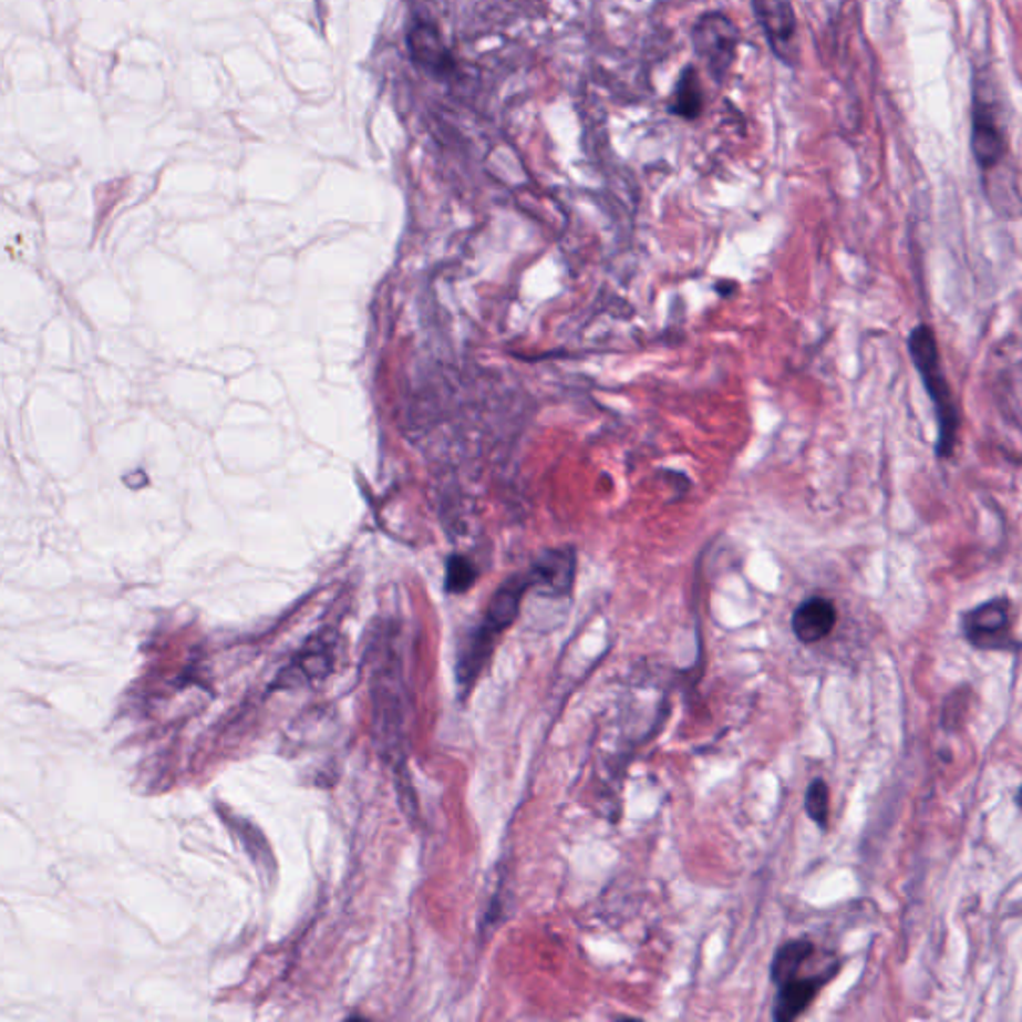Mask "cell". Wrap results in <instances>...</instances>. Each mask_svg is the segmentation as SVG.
I'll list each match as a JSON object with an SVG mask.
<instances>
[{"label": "cell", "instance_id": "6da1fadb", "mask_svg": "<svg viewBox=\"0 0 1022 1022\" xmlns=\"http://www.w3.org/2000/svg\"><path fill=\"white\" fill-rule=\"evenodd\" d=\"M531 586H534V577L531 574H526V576L509 577L506 584L497 589L496 596L487 606L486 618L474 629V633L467 639L466 648L460 651L456 668L460 688L469 689V685H474L477 675L486 665L487 658L494 651L497 638L519 616L522 599Z\"/></svg>", "mask_w": 1022, "mask_h": 1022}, {"label": "cell", "instance_id": "7a4b0ae2", "mask_svg": "<svg viewBox=\"0 0 1022 1022\" xmlns=\"http://www.w3.org/2000/svg\"><path fill=\"white\" fill-rule=\"evenodd\" d=\"M909 354H911L917 372L921 374L922 384L927 388V394L931 398L932 407L937 414V425H939L937 456L951 457L957 447L961 420H959V407L954 402L951 385L944 378L937 338L929 326H917L912 330L909 335Z\"/></svg>", "mask_w": 1022, "mask_h": 1022}, {"label": "cell", "instance_id": "3957f363", "mask_svg": "<svg viewBox=\"0 0 1022 1022\" xmlns=\"http://www.w3.org/2000/svg\"><path fill=\"white\" fill-rule=\"evenodd\" d=\"M691 44L698 61L721 86L737 61L741 31L725 12H703L691 29Z\"/></svg>", "mask_w": 1022, "mask_h": 1022}, {"label": "cell", "instance_id": "277c9868", "mask_svg": "<svg viewBox=\"0 0 1022 1022\" xmlns=\"http://www.w3.org/2000/svg\"><path fill=\"white\" fill-rule=\"evenodd\" d=\"M964 639L982 651H1019L1021 643L1011 633V603L994 598L964 611L961 618Z\"/></svg>", "mask_w": 1022, "mask_h": 1022}, {"label": "cell", "instance_id": "5b68a950", "mask_svg": "<svg viewBox=\"0 0 1022 1022\" xmlns=\"http://www.w3.org/2000/svg\"><path fill=\"white\" fill-rule=\"evenodd\" d=\"M751 9L773 54L785 66H795L799 61V44L793 0H751Z\"/></svg>", "mask_w": 1022, "mask_h": 1022}, {"label": "cell", "instance_id": "8992f818", "mask_svg": "<svg viewBox=\"0 0 1022 1022\" xmlns=\"http://www.w3.org/2000/svg\"><path fill=\"white\" fill-rule=\"evenodd\" d=\"M971 151L981 171H992L1004 161L1009 144L997 112L989 102H972Z\"/></svg>", "mask_w": 1022, "mask_h": 1022}, {"label": "cell", "instance_id": "52a82bcc", "mask_svg": "<svg viewBox=\"0 0 1022 1022\" xmlns=\"http://www.w3.org/2000/svg\"><path fill=\"white\" fill-rule=\"evenodd\" d=\"M407 47L410 54L417 66H422L425 72L434 76H452L456 72V61L452 52L447 51L446 44L440 39V32L434 27L417 22L414 29L407 34Z\"/></svg>", "mask_w": 1022, "mask_h": 1022}, {"label": "cell", "instance_id": "ba28073f", "mask_svg": "<svg viewBox=\"0 0 1022 1022\" xmlns=\"http://www.w3.org/2000/svg\"><path fill=\"white\" fill-rule=\"evenodd\" d=\"M835 623H837L835 603L820 596L805 599L799 608L795 609L793 619H791V628H793L795 638L807 646L827 638L835 628Z\"/></svg>", "mask_w": 1022, "mask_h": 1022}, {"label": "cell", "instance_id": "9c48e42d", "mask_svg": "<svg viewBox=\"0 0 1022 1022\" xmlns=\"http://www.w3.org/2000/svg\"><path fill=\"white\" fill-rule=\"evenodd\" d=\"M833 971H827L823 977H813V979H791L789 982L781 984L777 999L773 1004V1019L780 1022L795 1021L803 1012L809 1009L811 1002L819 994L820 987L829 981Z\"/></svg>", "mask_w": 1022, "mask_h": 1022}, {"label": "cell", "instance_id": "30bf717a", "mask_svg": "<svg viewBox=\"0 0 1022 1022\" xmlns=\"http://www.w3.org/2000/svg\"><path fill=\"white\" fill-rule=\"evenodd\" d=\"M705 109V92L695 64L683 66L668 102V112L683 121H698Z\"/></svg>", "mask_w": 1022, "mask_h": 1022}, {"label": "cell", "instance_id": "8fae6325", "mask_svg": "<svg viewBox=\"0 0 1022 1022\" xmlns=\"http://www.w3.org/2000/svg\"><path fill=\"white\" fill-rule=\"evenodd\" d=\"M534 577V586H546L551 593L566 596L576 574V556L571 549L561 551H547L539 557L534 569L529 571Z\"/></svg>", "mask_w": 1022, "mask_h": 1022}, {"label": "cell", "instance_id": "7c38bea8", "mask_svg": "<svg viewBox=\"0 0 1022 1022\" xmlns=\"http://www.w3.org/2000/svg\"><path fill=\"white\" fill-rule=\"evenodd\" d=\"M813 952H815L813 942L805 941V939L785 942L780 951L775 952L773 962H771V979H773V982L781 987V984L789 982L791 979H795L799 974L801 967L807 962V959H811Z\"/></svg>", "mask_w": 1022, "mask_h": 1022}, {"label": "cell", "instance_id": "4fadbf2b", "mask_svg": "<svg viewBox=\"0 0 1022 1022\" xmlns=\"http://www.w3.org/2000/svg\"><path fill=\"white\" fill-rule=\"evenodd\" d=\"M477 571L474 564L464 556H452L446 566V589L450 593H466L476 584Z\"/></svg>", "mask_w": 1022, "mask_h": 1022}, {"label": "cell", "instance_id": "5bb4252c", "mask_svg": "<svg viewBox=\"0 0 1022 1022\" xmlns=\"http://www.w3.org/2000/svg\"><path fill=\"white\" fill-rule=\"evenodd\" d=\"M805 809L811 819L819 825L820 829H827L829 820V787L823 780H815L805 793Z\"/></svg>", "mask_w": 1022, "mask_h": 1022}, {"label": "cell", "instance_id": "9a60e30c", "mask_svg": "<svg viewBox=\"0 0 1022 1022\" xmlns=\"http://www.w3.org/2000/svg\"><path fill=\"white\" fill-rule=\"evenodd\" d=\"M718 290L721 296H727L731 290H735V283H719Z\"/></svg>", "mask_w": 1022, "mask_h": 1022}, {"label": "cell", "instance_id": "2e32d148", "mask_svg": "<svg viewBox=\"0 0 1022 1022\" xmlns=\"http://www.w3.org/2000/svg\"><path fill=\"white\" fill-rule=\"evenodd\" d=\"M1016 805H1019V807H1022V787H1021V791L1016 793Z\"/></svg>", "mask_w": 1022, "mask_h": 1022}]
</instances>
